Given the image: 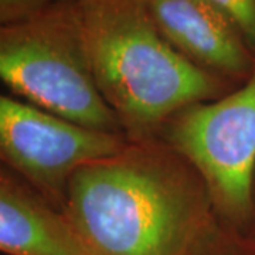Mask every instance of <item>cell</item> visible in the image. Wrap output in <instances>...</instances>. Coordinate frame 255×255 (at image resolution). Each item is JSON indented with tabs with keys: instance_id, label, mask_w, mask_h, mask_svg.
<instances>
[{
	"instance_id": "8",
	"label": "cell",
	"mask_w": 255,
	"mask_h": 255,
	"mask_svg": "<svg viewBox=\"0 0 255 255\" xmlns=\"http://www.w3.org/2000/svg\"><path fill=\"white\" fill-rule=\"evenodd\" d=\"M191 255H255V238L214 216Z\"/></svg>"
},
{
	"instance_id": "3",
	"label": "cell",
	"mask_w": 255,
	"mask_h": 255,
	"mask_svg": "<svg viewBox=\"0 0 255 255\" xmlns=\"http://www.w3.org/2000/svg\"><path fill=\"white\" fill-rule=\"evenodd\" d=\"M0 75L16 98L82 127L125 135L95 81L77 0L3 24Z\"/></svg>"
},
{
	"instance_id": "1",
	"label": "cell",
	"mask_w": 255,
	"mask_h": 255,
	"mask_svg": "<svg viewBox=\"0 0 255 255\" xmlns=\"http://www.w3.org/2000/svg\"><path fill=\"white\" fill-rule=\"evenodd\" d=\"M64 211L90 255H191L214 217L200 174L157 139L81 167Z\"/></svg>"
},
{
	"instance_id": "5",
	"label": "cell",
	"mask_w": 255,
	"mask_h": 255,
	"mask_svg": "<svg viewBox=\"0 0 255 255\" xmlns=\"http://www.w3.org/2000/svg\"><path fill=\"white\" fill-rule=\"evenodd\" d=\"M128 143L125 135L82 127L26 101L0 97L1 160L61 210L74 174L117 155Z\"/></svg>"
},
{
	"instance_id": "7",
	"label": "cell",
	"mask_w": 255,
	"mask_h": 255,
	"mask_svg": "<svg viewBox=\"0 0 255 255\" xmlns=\"http://www.w3.org/2000/svg\"><path fill=\"white\" fill-rule=\"evenodd\" d=\"M0 250L9 255H90L65 211L6 169L0 174Z\"/></svg>"
},
{
	"instance_id": "6",
	"label": "cell",
	"mask_w": 255,
	"mask_h": 255,
	"mask_svg": "<svg viewBox=\"0 0 255 255\" xmlns=\"http://www.w3.org/2000/svg\"><path fill=\"white\" fill-rule=\"evenodd\" d=\"M145 1L160 33L189 61L221 80L247 81L254 74V53L213 0Z\"/></svg>"
},
{
	"instance_id": "9",
	"label": "cell",
	"mask_w": 255,
	"mask_h": 255,
	"mask_svg": "<svg viewBox=\"0 0 255 255\" xmlns=\"http://www.w3.org/2000/svg\"><path fill=\"white\" fill-rule=\"evenodd\" d=\"M224 10L246 38L255 55V0H213Z\"/></svg>"
},
{
	"instance_id": "2",
	"label": "cell",
	"mask_w": 255,
	"mask_h": 255,
	"mask_svg": "<svg viewBox=\"0 0 255 255\" xmlns=\"http://www.w3.org/2000/svg\"><path fill=\"white\" fill-rule=\"evenodd\" d=\"M77 1L95 81L129 142L155 140L179 111L226 95L166 40L145 0Z\"/></svg>"
},
{
	"instance_id": "10",
	"label": "cell",
	"mask_w": 255,
	"mask_h": 255,
	"mask_svg": "<svg viewBox=\"0 0 255 255\" xmlns=\"http://www.w3.org/2000/svg\"><path fill=\"white\" fill-rule=\"evenodd\" d=\"M65 1L75 0H0V23H14Z\"/></svg>"
},
{
	"instance_id": "4",
	"label": "cell",
	"mask_w": 255,
	"mask_h": 255,
	"mask_svg": "<svg viewBox=\"0 0 255 255\" xmlns=\"http://www.w3.org/2000/svg\"><path fill=\"white\" fill-rule=\"evenodd\" d=\"M157 140L197 170L216 217L248 233L255 213V71L237 91L174 114Z\"/></svg>"
}]
</instances>
